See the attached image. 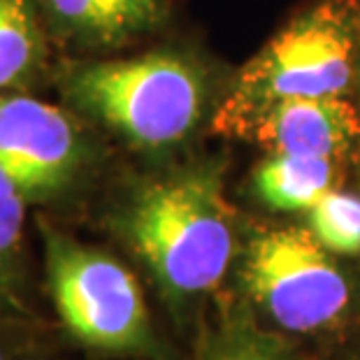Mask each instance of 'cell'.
<instances>
[{"instance_id":"11","label":"cell","mask_w":360,"mask_h":360,"mask_svg":"<svg viewBox=\"0 0 360 360\" xmlns=\"http://www.w3.org/2000/svg\"><path fill=\"white\" fill-rule=\"evenodd\" d=\"M335 163L330 158L270 154L260 160L254 184L263 200L281 212H302L333 188Z\"/></svg>"},{"instance_id":"2","label":"cell","mask_w":360,"mask_h":360,"mask_svg":"<svg viewBox=\"0 0 360 360\" xmlns=\"http://www.w3.org/2000/svg\"><path fill=\"white\" fill-rule=\"evenodd\" d=\"M58 86L70 110L142 151L181 142L205 107L202 72L174 51L72 60L60 70Z\"/></svg>"},{"instance_id":"10","label":"cell","mask_w":360,"mask_h":360,"mask_svg":"<svg viewBox=\"0 0 360 360\" xmlns=\"http://www.w3.org/2000/svg\"><path fill=\"white\" fill-rule=\"evenodd\" d=\"M28 200L0 170V326L24 323L30 316L24 224Z\"/></svg>"},{"instance_id":"5","label":"cell","mask_w":360,"mask_h":360,"mask_svg":"<svg viewBox=\"0 0 360 360\" xmlns=\"http://www.w3.org/2000/svg\"><path fill=\"white\" fill-rule=\"evenodd\" d=\"M242 281L281 328L295 333L333 323L351 297L344 272L311 231L302 228L258 235L244 260Z\"/></svg>"},{"instance_id":"14","label":"cell","mask_w":360,"mask_h":360,"mask_svg":"<svg viewBox=\"0 0 360 360\" xmlns=\"http://www.w3.org/2000/svg\"><path fill=\"white\" fill-rule=\"evenodd\" d=\"M5 330H7V328L0 326V360H14L12 351H10V347H7V342H5V337H3Z\"/></svg>"},{"instance_id":"3","label":"cell","mask_w":360,"mask_h":360,"mask_svg":"<svg viewBox=\"0 0 360 360\" xmlns=\"http://www.w3.org/2000/svg\"><path fill=\"white\" fill-rule=\"evenodd\" d=\"M360 53L358 0H319L290 19L242 68L214 119V130L249 137L274 103L304 96H344Z\"/></svg>"},{"instance_id":"1","label":"cell","mask_w":360,"mask_h":360,"mask_svg":"<svg viewBox=\"0 0 360 360\" xmlns=\"http://www.w3.org/2000/svg\"><path fill=\"white\" fill-rule=\"evenodd\" d=\"M114 228L170 297L214 288L233 258V214L210 167L135 184Z\"/></svg>"},{"instance_id":"12","label":"cell","mask_w":360,"mask_h":360,"mask_svg":"<svg viewBox=\"0 0 360 360\" xmlns=\"http://www.w3.org/2000/svg\"><path fill=\"white\" fill-rule=\"evenodd\" d=\"M307 212L311 235L328 251L360 254V195L330 188Z\"/></svg>"},{"instance_id":"13","label":"cell","mask_w":360,"mask_h":360,"mask_svg":"<svg viewBox=\"0 0 360 360\" xmlns=\"http://www.w3.org/2000/svg\"><path fill=\"white\" fill-rule=\"evenodd\" d=\"M219 360H274V358H267V356H260V354H251V351H237V354L221 356Z\"/></svg>"},{"instance_id":"4","label":"cell","mask_w":360,"mask_h":360,"mask_svg":"<svg viewBox=\"0 0 360 360\" xmlns=\"http://www.w3.org/2000/svg\"><path fill=\"white\" fill-rule=\"evenodd\" d=\"M40 231L49 293L68 330L103 351L151 354L154 330L133 272L114 256L86 247L49 224H42Z\"/></svg>"},{"instance_id":"7","label":"cell","mask_w":360,"mask_h":360,"mask_svg":"<svg viewBox=\"0 0 360 360\" xmlns=\"http://www.w3.org/2000/svg\"><path fill=\"white\" fill-rule=\"evenodd\" d=\"M249 137L270 154L340 160L360 140V117L344 96L286 98L256 121Z\"/></svg>"},{"instance_id":"8","label":"cell","mask_w":360,"mask_h":360,"mask_svg":"<svg viewBox=\"0 0 360 360\" xmlns=\"http://www.w3.org/2000/svg\"><path fill=\"white\" fill-rule=\"evenodd\" d=\"M49 40L79 49H119L154 33L165 0H33Z\"/></svg>"},{"instance_id":"6","label":"cell","mask_w":360,"mask_h":360,"mask_svg":"<svg viewBox=\"0 0 360 360\" xmlns=\"http://www.w3.org/2000/svg\"><path fill=\"white\" fill-rule=\"evenodd\" d=\"M89 163L77 119L26 91L0 94V170L30 202L63 195Z\"/></svg>"},{"instance_id":"9","label":"cell","mask_w":360,"mask_h":360,"mask_svg":"<svg viewBox=\"0 0 360 360\" xmlns=\"http://www.w3.org/2000/svg\"><path fill=\"white\" fill-rule=\"evenodd\" d=\"M49 44L33 0H0V94L33 89L49 70Z\"/></svg>"}]
</instances>
